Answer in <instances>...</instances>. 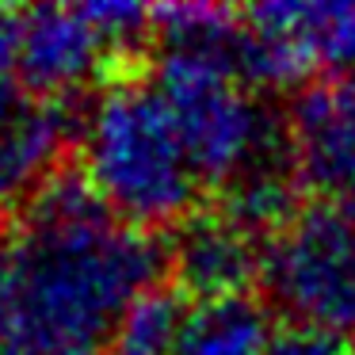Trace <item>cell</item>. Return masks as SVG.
Masks as SVG:
<instances>
[{"instance_id":"obj_2","label":"cell","mask_w":355,"mask_h":355,"mask_svg":"<svg viewBox=\"0 0 355 355\" xmlns=\"http://www.w3.org/2000/svg\"><path fill=\"white\" fill-rule=\"evenodd\" d=\"M80 172L126 225L176 230L195 214V176L168 103L141 77H115L80 123Z\"/></svg>"},{"instance_id":"obj_15","label":"cell","mask_w":355,"mask_h":355,"mask_svg":"<svg viewBox=\"0 0 355 355\" xmlns=\"http://www.w3.org/2000/svg\"><path fill=\"white\" fill-rule=\"evenodd\" d=\"M111 355H123V352H111Z\"/></svg>"},{"instance_id":"obj_12","label":"cell","mask_w":355,"mask_h":355,"mask_svg":"<svg viewBox=\"0 0 355 355\" xmlns=\"http://www.w3.org/2000/svg\"><path fill=\"white\" fill-rule=\"evenodd\" d=\"M19 31H24V8H4L0 4V80L16 77Z\"/></svg>"},{"instance_id":"obj_11","label":"cell","mask_w":355,"mask_h":355,"mask_svg":"<svg viewBox=\"0 0 355 355\" xmlns=\"http://www.w3.org/2000/svg\"><path fill=\"white\" fill-rule=\"evenodd\" d=\"M184 317H187L184 294L176 286L157 283L153 291H146L123 313V321L115 329V352H123V355H172Z\"/></svg>"},{"instance_id":"obj_5","label":"cell","mask_w":355,"mask_h":355,"mask_svg":"<svg viewBox=\"0 0 355 355\" xmlns=\"http://www.w3.org/2000/svg\"><path fill=\"white\" fill-rule=\"evenodd\" d=\"M291 168L321 202L355 207V73L317 77L286 107Z\"/></svg>"},{"instance_id":"obj_9","label":"cell","mask_w":355,"mask_h":355,"mask_svg":"<svg viewBox=\"0 0 355 355\" xmlns=\"http://www.w3.org/2000/svg\"><path fill=\"white\" fill-rule=\"evenodd\" d=\"M73 126L77 123L65 103H24L19 119L0 141V210L27 202L42 180L54 176Z\"/></svg>"},{"instance_id":"obj_10","label":"cell","mask_w":355,"mask_h":355,"mask_svg":"<svg viewBox=\"0 0 355 355\" xmlns=\"http://www.w3.org/2000/svg\"><path fill=\"white\" fill-rule=\"evenodd\" d=\"M271 340V309L252 294H233L187 306L172 355H268Z\"/></svg>"},{"instance_id":"obj_1","label":"cell","mask_w":355,"mask_h":355,"mask_svg":"<svg viewBox=\"0 0 355 355\" xmlns=\"http://www.w3.org/2000/svg\"><path fill=\"white\" fill-rule=\"evenodd\" d=\"M168 252L126 225L80 168H58L0 245V355L92 352L153 291Z\"/></svg>"},{"instance_id":"obj_13","label":"cell","mask_w":355,"mask_h":355,"mask_svg":"<svg viewBox=\"0 0 355 355\" xmlns=\"http://www.w3.org/2000/svg\"><path fill=\"white\" fill-rule=\"evenodd\" d=\"M19 111H24V100L8 88V80H0V141H4V134H8L12 123L19 119Z\"/></svg>"},{"instance_id":"obj_3","label":"cell","mask_w":355,"mask_h":355,"mask_svg":"<svg viewBox=\"0 0 355 355\" xmlns=\"http://www.w3.org/2000/svg\"><path fill=\"white\" fill-rule=\"evenodd\" d=\"M149 80L168 103L187 161L202 184L225 191L252 172L291 164L286 123L268 115L225 58L191 46H164Z\"/></svg>"},{"instance_id":"obj_14","label":"cell","mask_w":355,"mask_h":355,"mask_svg":"<svg viewBox=\"0 0 355 355\" xmlns=\"http://www.w3.org/2000/svg\"><path fill=\"white\" fill-rule=\"evenodd\" d=\"M27 355H92V352H65V347H58V352H27Z\"/></svg>"},{"instance_id":"obj_4","label":"cell","mask_w":355,"mask_h":355,"mask_svg":"<svg viewBox=\"0 0 355 355\" xmlns=\"http://www.w3.org/2000/svg\"><path fill=\"white\" fill-rule=\"evenodd\" d=\"M263 283L298 324L355 344V207H298L263 241Z\"/></svg>"},{"instance_id":"obj_7","label":"cell","mask_w":355,"mask_h":355,"mask_svg":"<svg viewBox=\"0 0 355 355\" xmlns=\"http://www.w3.org/2000/svg\"><path fill=\"white\" fill-rule=\"evenodd\" d=\"M263 237L233 222L222 207L195 210L187 222L172 230L168 271L180 294L195 302L248 294L256 279H263Z\"/></svg>"},{"instance_id":"obj_16","label":"cell","mask_w":355,"mask_h":355,"mask_svg":"<svg viewBox=\"0 0 355 355\" xmlns=\"http://www.w3.org/2000/svg\"><path fill=\"white\" fill-rule=\"evenodd\" d=\"M347 355H355V347H352V352H347Z\"/></svg>"},{"instance_id":"obj_6","label":"cell","mask_w":355,"mask_h":355,"mask_svg":"<svg viewBox=\"0 0 355 355\" xmlns=\"http://www.w3.org/2000/svg\"><path fill=\"white\" fill-rule=\"evenodd\" d=\"M111 58L119 54L80 8L65 4L24 8L16 80L35 100L65 103V96L80 92L88 80L100 77Z\"/></svg>"},{"instance_id":"obj_8","label":"cell","mask_w":355,"mask_h":355,"mask_svg":"<svg viewBox=\"0 0 355 355\" xmlns=\"http://www.w3.org/2000/svg\"><path fill=\"white\" fill-rule=\"evenodd\" d=\"M245 19L286 42L306 69H324L329 77L355 73V4L286 0V4L248 8Z\"/></svg>"}]
</instances>
